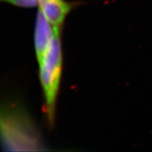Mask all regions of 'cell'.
<instances>
[{"label":"cell","instance_id":"obj_4","mask_svg":"<svg viewBox=\"0 0 152 152\" xmlns=\"http://www.w3.org/2000/svg\"><path fill=\"white\" fill-rule=\"evenodd\" d=\"M56 30V29H54L52 25L48 22L41 11L38 10L34 33V50L37 61L42 58L48 48Z\"/></svg>","mask_w":152,"mask_h":152},{"label":"cell","instance_id":"obj_1","mask_svg":"<svg viewBox=\"0 0 152 152\" xmlns=\"http://www.w3.org/2000/svg\"><path fill=\"white\" fill-rule=\"evenodd\" d=\"M0 147L6 151L47 150L36 123L17 100L0 98Z\"/></svg>","mask_w":152,"mask_h":152},{"label":"cell","instance_id":"obj_2","mask_svg":"<svg viewBox=\"0 0 152 152\" xmlns=\"http://www.w3.org/2000/svg\"><path fill=\"white\" fill-rule=\"evenodd\" d=\"M37 63L39 79L44 98V111L48 125L53 127L55 123L57 101L63 68V51L60 30H56L50 45Z\"/></svg>","mask_w":152,"mask_h":152},{"label":"cell","instance_id":"obj_3","mask_svg":"<svg viewBox=\"0 0 152 152\" xmlns=\"http://www.w3.org/2000/svg\"><path fill=\"white\" fill-rule=\"evenodd\" d=\"M75 3L68 0H40L38 10L56 30H61Z\"/></svg>","mask_w":152,"mask_h":152},{"label":"cell","instance_id":"obj_5","mask_svg":"<svg viewBox=\"0 0 152 152\" xmlns=\"http://www.w3.org/2000/svg\"><path fill=\"white\" fill-rule=\"evenodd\" d=\"M40 0H0V3H7L19 8L30 9L37 7Z\"/></svg>","mask_w":152,"mask_h":152}]
</instances>
